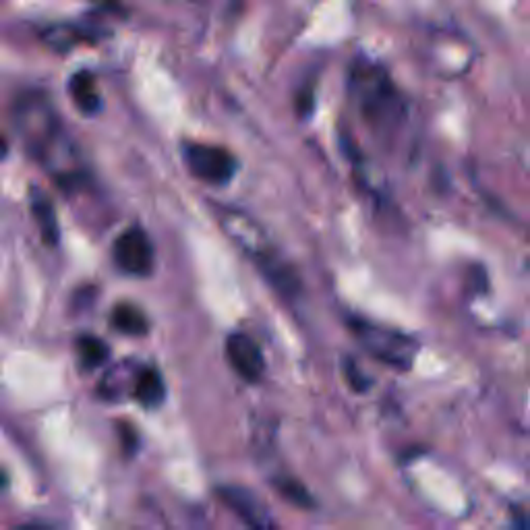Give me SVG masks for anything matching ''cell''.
I'll return each mask as SVG.
<instances>
[{
	"instance_id": "obj_14",
	"label": "cell",
	"mask_w": 530,
	"mask_h": 530,
	"mask_svg": "<svg viewBox=\"0 0 530 530\" xmlns=\"http://www.w3.org/2000/svg\"><path fill=\"white\" fill-rule=\"evenodd\" d=\"M17 530H50V528L44 526V524H25V526H21Z\"/></svg>"
},
{
	"instance_id": "obj_3",
	"label": "cell",
	"mask_w": 530,
	"mask_h": 530,
	"mask_svg": "<svg viewBox=\"0 0 530 530\" xmlns=\"http://www.w3.org/2000/svg\"><path fill=\"white\" fill-rule=\"evenodd\" d=\"M352 92H355L367 119L386 123L398 116V94L390 79L379 69L363 67L352 73Z\"/></svg>"
},
{
	"instance_id": "obj_11",
	"label": "cell",
	"mask_w": 530,
	"mask_h": 530,
	"mask_svg": "<svg viewBox=\"0 0 530 530\" xmlns=\"http://www.w3.org/2000/svg\"><path fill=\"white\" fill-rule=\"evenodd\" d=\"M32 212H34V218L40 226L42 239L48 245H56L58 243V220H56V214L52 208V201L46 195L36 191L32 195Z\"/></svg>"
},
{
	"instance_id": "obj_8",
	"label": "cell",
	"mask_w": 530,
	"mask_h": 530,
	"mask_svg": "<svg viewBox=\"0 0 530 530\" xmlns=\"http://www.w3.org/2000/svg\"><path fill=\"white\" fill-rule=\"evenodd\" d=\"M131 396L143 408H158L166 400V386H164V379H162L160 371L154 367L137 369Z\"/></svg>"
},
{
	"instance_id": "obj_9",
	"label": "cell",
	"mask_w": 530,
	"mask_h": 530,
	"mask_svg": "<svg viewBox=\"0 0 530 530\" xmlns=\"http://www.w3.org/2000/svg\"><path fill=\"white\" fill-rule=\"evenodd\" d=\"M69 92H71V98L73 102L77 104V108L92 116V114H98L100 108H102V98L98 94V85H96V79L90 75V73H75L69 81Z\"/></svg>"
},
{
	"instance_id": "obj_12",
	"label": "cell",
	"mask_w": 530,
	"mask_h": 530,
	"mask_svg": "<svg viewBox=\"0 0 530 530\" xmlns=\"http://www.w3.org/2000/svg\"><path fill=\"white\" fill-rule=\"evenodd\" d=\"M77 355H79V363L83 365V369H96L106 363L110 350L106 342H102L96 336H81L77 340Z\"/></svg>"
},
{
	"instance_id": "obj_4",
	"label": "cell",
	"mask_w": 530,
	"mask_h": 530,
	"mask_svg": "<svg viewBox=\"0 0 530 530\" xmlns=\"http://www.w3.org/2000/svg\"><path fill=\"white\" fill-rule=\"evenodd\" d=\"M183 158L195 179L208 185H228L237 174V158L220 145L185 143Z\"/></svg>"
},
{
	"instance_id": "obj_2",
	"label": "cell",
	"mask_w": 530,
	"mask_h": 530,
	"mask_svg": "<svg viewBox=\"0 0 530 530\" xmlns=\"http://www.w3.org/2000/svg\"><path fill=\"white\" fill-rule=\"evenodd\" d=\"M348 328L373 359L398 371H408L415 365L419 342L412 336L359 317H350Z\"/></svg>"
},
{
	"instance_id": "obj_5",
	"label": "cell",
	"mask_w": 530,
	"mask_h": 530,
	"mask_svg": "<svg viewBox=\"0 0 530 530\" xmlns=\"http://www.w3.org/2000/svg\"><path fill=\"white\" fill-rule=\"evenodd\" d=\"M112 255L116 268L129 276L145 278L154 272V245L139 226H131L116 237Z\"/></svg>"
},
{
	"instance_id": "obj_15",
	"label": "cell",
	"mask_w": 530,
	"mask_h": 530,
	"mask_svg": "<svg viewBox=\"0 0 530 530\" xmlns=\"http://www.w3.org/2000/svg\"><path fill=\"white\" fill-rule=\"evenodd\" d=\"M5 156H7V143L3 137H0V160H3Z\"/></svg>"
},
{
	"instance_id": "obj_10",
	"label": "cell",
	"mask_w": 530,
	"mask_h": 530,
	"mask_svg": "<svg viewBox=\"0 0 530 530\" xmlns=\"http://www.w3.org/2000/svg\"><path fill=\"white\" fill-rule=\"evenodd\" d=\"M110 321L112 328L125 336H145L147 330H150V321H147L145 313L135 305L114 307Z\"/></svg>"
},
{
	"instance_id": "obj_1",
	"label": "cell",
	"mask_w": 530,
	"mask_h": 530,
	"mask_svg": "<svg viewBox=\"0 0 530 530\" xmlns=\"http://www.w3.org/2000/svg\"><path fill=\"white\" fill-rule=\"evenodd\" d=\"M216 216L220 228L228 234V239L259 265V270L270 280L274 288H278L284 294L297 292L299 288L297 276L290 272L288 265L282 261V257L270 243L268 234L261 230L257 222H253L249 216L237 210H228V208L216 210Z\"/></svg>"
},
{
	"instance_id": "obj_7",
	"label": "cell",
	"mask_w": 530,
	"mask_h": 530,
	"mask_svg": "<svg viewBox=\"0 0 530 530\" xmlns=\"http://www.w3.org/2000/svg\"><path fill=\"white\" fill-rule=\"evenodd\" d=\"M226 359L241 379L255 384L265 373V359L259 344L243 332H234L226 338Z\"/></svg>"
},
{
	"instance_id": "obj_13",
	"label": "cell",
	"mask_w": 530,
	"mask_h": 530,
	"mask_svg": "<svg viewBox=\"0 0 530 530\" xmlns=\"http://www.w3.org/2000/svg\"><path fill=\"white\" fill-rule=\"evenodd\" d=\"M276 487L280 489V493H284L288 499H292V502L297 504V506H311L309 493L297 481L280 479V481H276Z\"/></svg>"
},
{
	"instance_id": "obj_6",
	"label": "cell",
	"mask_w": 530,
	"mask_h": 530,
	"mask_svg": "<svg viewBox=\"0 0 530 530\" xmlns=\"http://www.w3.org/2000/svg\"><path fill=\"white\" fill-rule=\"evenodd\" d=\"M220 499L237 514L249 530H278V524L261 499L245 487H222Z\"/></svg>"
}]
</instances>
